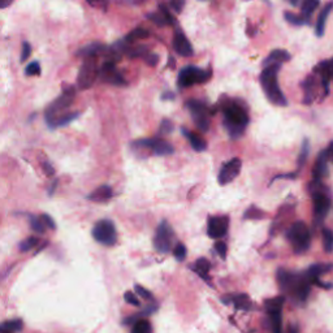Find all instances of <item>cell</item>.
Masks as SVG:
<instances>
[{"mask_svg":"<svg viewBox=\"0 0 333 333\" xmlns=\"http://www.w3.org/2000/svg\"><path fill=\"white\" fill-rule=\"evenodd\" d=\"M331 9H332V3H328L326 7L322 9L319 17H318L317 25H315V34H317V36H319V38H320V36L324 35V31H326L327 20H328V17H330L331 12H332Z\"/></svg>","mask_w":333,"mask_h":333,"instance_id":"cell-26","label":"cell"},{"mask_svg":"<svg viewBox=\"0 0 333 333\" xmlns=\"http://www.w3.org/2000/svg\"><path fill=\"white\" fill-rule=\"evenodd\" d=\"M228 227H229V218L212 216L207 221V234L215 240H220L227 234Z\"/></svg>","mask_w":333,"mask_h":333,"instance_id":"cell-17","label":"cell"},{"mask_svg":"<svg viewBox=\"0 0 333 333\" xmlns=\"http://www.w3.org/2000/svg\"><path fill=\"white\" fill-rule=\"evenodd\" d=\"M130 333H152L151 324H150L149 320L146 319L138 320L132 326V332Z\"/></svg>","mask_w":333,"mask_h":333,"instance_id":"cell-34","label":"cell"},{"mask_svg":"<svg viewBox=\"0 0 333 333\" xmlns=\"http://www.w3.org/2000/svg\"><path fill=\"white\" fill-rule=\"evenodd\" d=\"M297 176H298L297 172H292V173H285V175H277L276 177L272 178V180H271V184H272V182L276 181V180H296V178H297Z\"/></svg>","mask_w":333,"mask_h":333,"instance_id":"cell-50","label":"cell"},{"mask_svg":"<svg viewBox=\"0 0 333 333\" xmlns=\"http://www.w3.org/2000/svg\"><path fill=\"white\" fill-rule=\"evenodd\" d=\"M323 246L327 254H331L333 250V233L331 229H323Z\"/></svg>","mask_w":333,"mask_h":333,"instance_id":"cell-36","label":"cell"},{"mask_svg":"<svg viewBox=\"0 0 333 333\" xmlns=\"http://www.w3.org/2000/svg\"><path fill=\"white\" fill-rule=\"evenodd\" d=\"M331 270H332V264L331 263L313 264L311 267H309L307 272L305 274V277L309 280V283L314 284L317 280H319V277L322 276V275H326L328 274V272H331Z\"/></svg>","mask_w":333,"mask_h":333,"instance_id":"cell-22","label":"cell"},{"mask_svg":"<svg viewBox=\"0 0 333 333\" xmlns=\"http://www.w3.org/2000/svg\"><path fill=\"white\" fill-rule=\"evenodd\" d=\"M314 201V215H315V223L318 225L323 223L327 215L330 214L331 210V198L327 195L326 192L313 193Z\"/></svg>","mask_w":333,"mask_h":333,"instance_id":"cell-13","label":"cell"},{"mask_svg":"<svg viewBox=\"0 0 333 333\" xmlns=\"http://www.w3.org/2000/svg\"><path fill=\"white\" fill-rule=\"evenodd\" d=\"M210 267H211V264L210 262L206 259V258H199L198 261L195 262V264L193 266V270H194L195 274H198L202 279H205V280H208V271H210Z\"/></svg>","mask_w":333,"mask_h":333,"instance_id":"cell-31","label":"cell"},{"mask_svg":"<svg viewBox=\"0 0 333 333\" xmlns=\"http://www.w3.org/2000/svg\"><path fill=\"white\" fill-rule=\"evenodd\" d=\"M224 115V128L232 139L240 138L244 134L245 129L249 125V115L244 106L238 102L229 100L223 106Z\"/></svg>","mask_w":333,"mask_h":333,"instance_id":"cell-1","label":"cell"},{"mask_svg":"<svg viewBox=\"0 0 333 333\" xmlns=\"http://www.w3.org/2000/svg\"><path fill=\"white\" fill-rule=\"evenodd\" d=\"M277 283L281 291L293 294L294 298H297L300 302H305L310 294L311 284L305 275L294 274L280 268L277 271Z\"/></svg>","mask_w":333,"mask_h":333,"instance_id":"cell-2","label":"cell"},{"mask_svg":"<svg viewBox=\"0 0 333 333\" xmlns=\"http://www.w3.org/2000/svg\"><path fill=\"white\" fill-rule=\"evenodd\" d=\"M79 112H70V113H65L61 117L56 119L53 122H51L48 128L50 129H57V128H63V126L69 125L70 122L74 121L76 119H78Z\"/></svg>","mask_w":333,"mask_h":333,"instance_id":"cell-29","label":"cell"},{"mask_svg":"<svg viewBox=\"0 0 333 333\" xmlns=\"http://www.w3.org/2000/svg\"><path fill=\"white\" fill-rule=\"evenodd\" d=\"M99 77L104 82L109 83V85L120 86V87H124V86L128 85L126 79L121 76V73L119 70L116 69L115 63H112V61L103 63L102 68L99 69Z\"/></svg>","mask_w":333,"mask_h":333,"instance_id":"cell-14","label":"cell"},{"mask_svg":"<svg viewBox=\"0 0 333 333\" xmlns=\"http://www.w3.org/2000/svg\"><path fill=\"white\" fill-rule=\"evenodd\" d=\"M113 197V190L108 185H102L98 189H95L94 192L90 193L87 195V199L90 202H95V203H104L108 202L109 199Z\"/></svg>","mask_w":333,"mask_h":333,"instance_id":"cell-21","label":"cell"},{"mask_svg":"<svg viewBox=\"0 0 333 333\" xmlns=\"http://www.w3.org/2000/svg\"><path fill=\"white\" fill-rule=\"evenodd\" d=\"M147 17H149L152 22L156 23L158 26H165V25H167V22H165V20H164V17L162 16V13H160V12H154V13H149V14H147Z\"/></svg>","mask_w":333,"mask_h":333,"instance_id":"cell-45","label":"cell"},{"mask_svg":"<svg viewBox=\"0 0 333 333\" xmlns=\"http://www.w3.org/2000/svg\"><path fill=\"white\" fill-rule=\"evenodd\" d=\"M285 302L284 296H279L272 300H267L264 302V307L268 314L271 322V330L272 333H283V306Z\"/></svg>","mask_w":333,"mask_h":333,"instance_id":"cell-9","label":"cell"},{"mask_svg":"<svg viewBox=\"0 0 333 333\" xmlns=\"http://www.w3.org/2000/svg\"><path fill=\"white\" fill-rule=\"evenodd\" d=\"M133 149H147L151 150L155 155L167 156L172 155L175 152L173 146L168 141L163 138H151V139H138L132 143Z\"/></svg>","mask_w":333,"mask_h":333,"instance_id":"cell-12","label":"cell"},{"mask_svg":"<svg viewBox=\"0 0 333 333\" xmlns=\"http://www.w3.org/2000/svg\"><path fill=\"white\" fill-rule=\"evenodd\" d=\"M38 244H39V240H38L36 237L26 238V240H23V241L20 244V251L25 253V251L31 250V249L35 248Z\"/></svg>","mask_w":333,"mask_h":333,"instance_id":"cell-39","label":"cell"},{"mask_svg":"<svg viewBox=\"0 0 333 333\" xmlns=\"http://www.w3.org/2000/svg\"><path fill=\"white\" fill-rule=\"evenodd\" d=\"M25 74L29 77L31 76H39L40 74V64L38 61H31L30 64H27L26 68H25Z\"/></svg>","mask_w":333,"mask_h":333,"instance_id":"cell-42","label":"cell"},{"mask_svg":"<svg viewBox=\"0 0 333 333\" xmlns=\"http://www.w3.org/2000/svg\"><path fill=\"white\" fill-rule=\"evenodd\" d=\"M173 50L180 55V56L189 57L193 56V46L192 43L189 42V39L185 36V34L182 31H176L175 35H173Z\"/></svg>","mask_w":333,"mask_h":333,"instance_id":"cell-18","label":"cell"},{"mask_svg":"<svg viewBox=\"0 0 333 333\" xmlns=\"http://www.w3.org/2000/svg\"><path fill=\"white\" fill-rule=\"evenodd\" d=\"M280 69L281 64H271V65L264 66L261 74V83L267 99L271 103H274L275 106L285 107L288 104V100L277 83V74Z\"/></svg>","mask_w":333,"mask_h":333,"instance_id":"cell-3","label":"cell"},{"mask_svg":"<svg viewBox=\"0 0 333 333\" xmlns=\"http://www.w3.org/2000/svg\"><path fill=\"white\" fill-rule=\"evenodd\" d=\"M57 184H59V180H57V178H55V180H53V182H52V185L50 186V190H48V195H50V197H52L53 193H55V190H56Z\"/></svg>","mask_w":333,"mask_h":333,"instance_id":"cell-54","label":"cell"},{"mask_svg":"<svg viewBox=\"0 0 333 333\" xmlns=\"http://www.w3.org/2000/svg\"><path fill=\"white\" fill-rule=\"evenodd\" d=\"M134 291H135V293L138 294L139 297L143 298V300L154 301V296L151 294V292H149L147 289H145L143 287L138 285V284H135V285H134Z\"/></svg>","mask_w":333,"mask_h":333,"instance_id":"cell-43","label":"cell"},{"mask_svg":"<svg viewBox=\"0 0 333 333\" xmlns=\"http://www.w3.org/2000/svg\"><path fill=\"white\" fill-rule=\"evenodd\" d=\"M309 154H310V142H309V139L307 138H305L304 141H302L300 155H298V159H297L298 169L304 168L305 164H306V162H307V158H309Z\"/></svg>","mask_w":333,"mask_h":333,"instance_id":"cell-32","label":"cell"},{"mask_svg":"<svg viewBox=\"0 0 333 333\" xmlns=\"http://www.w3.org/2000/svg\"><path fill=\"white\" fill-rule=\"evenodd\" d=\"M107 50V47L104 44L99 42H92L87 46L79 48L78 52H77V56L85 57V59H89V57H96L100 53H104V51Z\"/></svg>","mask_w":333,"mask_h":333,"instance_id":"cell-24","label":"cell"},{"mask_svg":"<svg viewBox=\"0 0 333 333\" xmlns=\"http://www.w3.org/2000/svg\"><path fill=\"white\" fill-rule=\"evenodd\" d=\"M302 87L305 90L304 102L306 104H310L315 99V95H317V79H315V76L311 74V76L307 77L302 82Z\"/></svg>","mask_w":333,"mask_h":333,"instance_id":"cell-25","label":"cell"},{"mask_svg":"<svg viewBox=\"0 0 333 333\" xmlns=\"http://www.w3.org/2000/svg\"><path fill=\"white\" fill-rule=\"evenodd\" d=\"M169 5L173 8V10H175L176 13H180L182 10V7L185 5V1H182V0H177V1H176V0H173V1L169 3Z\"/></svg>","mask_w":333,"mask_h":333,"instance_id":"cell-52","label":"cell"},{"mask_svg":"<svg viewBox=\"0 0 333 333\" xmlns=\"http://www.w3.org/2000/svg\"><path fill=\"white\" fill-rule=\"evenodd\" d=\"M332 156V142L326 150L320 151L318 160L315 163V168L313 171V181L311 182H322L323 177L328 175V162Z\"/></svg>","mask_w":333,"mask_h":333,"instance_id":"cell-16","label":"cell"},{"mask_svg":"<svg viewBox=\"0 0 333 333\" xmlns=\"http://www.w3.org/2000/svg\"><path fill=\"white\" fill-rule=\"evenodd\" d=\"M292 59V55L287 50H274L264 60V66L271 64H281L285 61H289Z\"/></svg>","mask_w":333,"mask_h":333,"instance_id":"cell-27","label":"cell"},{"mask_svg":"<svg viewBox=\"0 0 333 333\" xmlns=\"http://www.w3.org/2000/svg\"><path fill=\"white\" fill-rule=\"evenodd\" d=\"M291 4H293V5H298V1H291Z\"/></svg>","mask_w":333,"mask_h":333,"instance_id":"cell-58","label":"cell"},{"mask_svg":"<svg viewBox=\"0 0 333 333\" xmlns=\"http://www.w3.org/2000/svg\"><path fill=\"white\" fill-rule=\"evenodd\" d=\"M186 254H188V251H186V248H185V245L181 244V242H177L173 249V255L177 259L178 262H184L185 258H186Z\"/></svg>","mask_w":333,"mask_h":333,"instance_id":"cell-40","label":"cell"},{"mask_svg":"<svg viewBox=\"0 0 333 333\" xmlns=\"http://www.w3.org/2000/svg\"><path fill=\"white\" fill-rule=\"evenodd\" d=\"M99 76V68L96 64V57L85 59L81 68H79L78 76H77V85L81 90L90 89L95 79Z\"/></svg>","mask_w":333,"mask_h":333,"instance_id":"cell-7","label":"cell"},{"mask_svg":"<svg viewBox=\"0 0 333 333\" xmlns=\"http://www.w3.org/2000/svg\"><path fill=\"white\" fill-rule=\"evenodd\" d=\"M210 78L207 70H203L198 66L188 65L182 68L178 73L177 83L181 89L185 87H190V86L195 85V83H203Z\"/></svg>","mask_w":333,"mask_h":333,"instance_id":"cell-10","label":"cell"},{"mask_svg":"<svg viewBox=\"0 0 333 333\" xmlns=\"http://www.w3.org/2000/svg\"><path fill=\"white\" fill-rule=\"evenodd\" d=\"M186 108L192 113V119L195 126L198 128V130H201L202 133L208 132V129H210V120H208L210 109L205 103L197 99H190L186 102Z\"/></svg>","mask_w":333,"mask_h":333,"instance_id":"cell-11","label":"cell"},{"mask_svg":"<svg viewBox=\"0 0 333 333\" xmlns=\"http://www.w3.org/2000/svg\"><path fill=\"white\" fill-rule=\"evenodd\" d=\"M150 36V31L147 29H143V27H137L132 31V33H129L128 35L125 36V43H133L135 40L139 39H146V38H149Z\"/></svg>","mask_w":333,"mask_h":333,"instance_id":"cell-33","label":"cell"},{"mask_svg":"<svg viewBox=\"0 0 333 333\" xmlns=\"http://www.w3.org/2000/svg\"><path fill=\"white\" fill-rule=\"evenodd\" d=\"M23 323L21 319H13L0 324V333H17L22 330Z\"/></svg>","mask_w":333,"mask_h":333,"instance_id":"cell-30","label":"cell"},{"mask_svg":"<svg viewBox=\"0 0 333 333\" xmlns=\"http://www.w3.org/2000/svg\"><path fill=\"white\" fill-rule=\"evenodd\" d=\"M173 240H175V233L171 224L167 220H163L156 228L155 236H154V248L160 254H167L168 251H171Z\"/></svg>","mask_w":333,"mask_h":333,"instance_id":"cell-8","label":"cell"},{"mask_svg":"<svg viewBox=\"0 0 333 333\" xmlns=\"http://www.w3.org/2000/svg\"><path fill=\"white\" fill-rule=\"evenodd\" d=\"M181 132L182 134L185 135V138L190 142V146H192L194 151L203 152L207 150V142L203 139V137H201V135L197 134V133L190 132V130H188L186 128H182Z\"/></svg>","mask_w":333,"mask_h":333,"instance_id":"cell-23","label":"cell"},{"mask_svg":"<svg viewBox=\"0 0 333 333\" xmlns=\"http://www.w3.org/2000/svg\"><path fill=\"white\" fill-rule=\"evenodd\" d=\"M284 17H285V20H287L288 22L294 25V26H302V25H305L304 18L301 16H298V14L291 12V10H287V12L284 13Z\"/></svg>","mask_w":333,"mask_h":333,"instance_id":"cell-38","label":"cell"},{"mask_svg":"<svg viewBox=\"0 0 333 333\" xmlns=\"http://www.w3.org/2000/svg\"><path fill=\"white\" fill-rule=\"evenodd\" d=\"M215 250H216V254H218L221 259H225V258H227L228 246L224 241L216 242V244H215Z\"/></svg>","mask_w":333,"mask_h":333,"instance_id":"cell-46","label":"cell"},{"mask_svg":"<svg viewBox=\"0 0 333 333\" xmlns=\"http://www.w3.org/2000/svg\"><path fill=\"white\" fill-rule=\"evenodd\" d=\"M288 333H298L297 327H294V326H289V330H288Z\"/></svg>","mask_w":333,"mask_h":333,"instance_id":"cell-56","label":"cell"},{"mask_svg":"<svg viewBox=\"0 0 333 333\" xmlns=\"http://www.w3.org/2000/svg\"><path fill=\"white\" fill-rule=\"evenodd\" d=\"M242 168V162L240 158H233L231 159L229 162L225 163L223 167H221L220 172L218 175V182L220 185H227L229 182H232L234 178L240 175Z\"/></svg>","mask_w":333,"mask_h":333,"instance_id":"cell-15","label":"cell"},{"mask_svg":"<svg viewBox=\"0 0 333 333\" xmlns=\"http://www.w3.org/2000/svg\"><path fill=\"white\" fill-rule=\"evenodd\" d=\"M124 300H125V302H128L129 305H132V306H137V307L141 306L139 300L135 297V294L132 293V292H126V293L124 294Z\"/></svg>","mask_w":333,"mask_h":333,"instance_id":"cell-49","label":"cell"},{"mask_svg":"<svg viewBox=\"0 0 333 333\" xmlns=\"http://www.w3.org/2000/svg\"><path fill=\"white\" fill-rule=\"evenodd\" d=\"M163 100H172L175 99V94L173 92H164L162 95Z\"/></svg>","mask_w":333,"mask_h":333,"instance_id":"cell-55","label":"cell"},{"mask_svg":"<svg viewBox=\"0 0 333 333\" xmlns=\"http://www.w3.org/2000/svg\"><path fill=\"white\" fill-rule=\"evenodd\" d=\"M319 5L320 3L318 0H305L302 3V5H301V17L305 20V23H310L311 16Z\"/></svg>","mask_w":333,"mask_h":333,"instance_id":"cell-28","label":"cell"},{"mask_svg":"<svg viewBox=\"0 0 333 333\" xmlns=\"http://www.w3.org/2000/svg\"><path fill=\"white\" fill-rule=\"evenodd\" d=\"M159 9H160L159 12H160L162 16L164 17L167 25H173V23H175V18H173V16L171 14V12H169V9L167 5H164V4H160V5H159Z\"/></svg>","mask_w":333,"mask_h":333,"instance_id":"cell-44","label":"cell"},{"mask_svg":"<svg viewBox=\"0 0 333 333\" xmlns=\"http://www.w3.org/2000/svg\"><path fill=\"white\" fill-rule=\"evenodd\" d=\"M40 220H42V223L44 224V227L50 228V229H52V231H55V229H56V223L53 221V219L51 218L50 215L43 214L42 216H40Z\"/></svg>","mask_w":333,"mask_h":333,"instance_id":"cell-48","label":"cell"},{"mask_svg":"<svg viewBox=\"0 0 333 333\" xmlns=\"http://www.w3.org/2000/svg\"><path fill=\"white\" fill-rule=\"evenodd\" d=\"M29 223L31 229H33L34 232H36V233L43 234L46 232V227H44V224L42 223L40 218H36L34 215H29Z\"/></svg>","mask_w":333,"mask_h":333,"instance_id":"cell-37","label":"cell"},{"mask_svg":"<svg viewBox=\"0 0 333 333\" xmlns=\"http://www.w3.org/2000/svg\"><path fill=\"white\" fill-rule=\"evenodd\" d=\"M31 55V46H30L29 42H23L22 43V51H21V63H25L27 59Z\"/></svg>","mask_w":333,"mask_h":333,"instance_id":"cell-47","label":"cell"},{"mask_svg":"<svg viewBox=\"0 0 333 333\" xmlns=\"http://www.w3.org/2000/svg\"><path fill=\"white\" fill-rule=\"evenodd\" d=\"M287 240L293 246L296 254H304L310 249L311 233L306 223L296 221L287 231Z\"/></svg>","mask_w":333,"mask_h":333,"instance_id":"cell-4","label":"cell"},{"mask_svg":"<svg viewBox=\"0 0 333 333\" xmlns=\"http://www.w3.org/2000/svg\"><path fill=\"white\" fill-rule=\"evenodd\" d=\"M10 1H0V8H7L10 5Z\"/></svg>","mask_w":333,"mask_h":333,"instance_id":"cell-57","label":"cell"},{"mask_svg":"<svg viewBox=\"0 0 333 333\" xmlns=\"http://www.w3.org/2000/svg\"><path fill=\"white\" fill-rule=\"evenodd\" d=\"M175 130V125H173V122L171 121L169 119H164L160 124V128H159V132L160 134L163 135H169L171 133H173Z\"/></svg>","mask_w":333,"mask_h":333,"instance_id":"cell-41","label":"cell"},{"mask_svg":"<svg viewBox=\"0 0 333 333\" xmlns=\"http://www.w3.org/2000/svg\"><path fill=\"white\" fill-rule=\"evenodd\" d=\"M92 238L103 246H113L117 242V231L112 221L108 219L99 220L91 231Z\"/></svg>","mask_w":333,"mask_h":333,"instance_id":"cell-6","label":"cell"},{"mask_svg":"<svg viewBox=\"0 0 333 333\" xmlns=\"http://www.w3.org/2000/svg\"><path fill=\"white\" fill-rule=\"evenodd\" d=\"M315 73L320 76V85L323 86L324 94L328 95V92H330V82L331 78H332V63H331V60L322 61L319 66L315 69Z\"/></svg>","mask_w":333,"mask_h":333,"instance_id":"cell-20","label":"cell"},{"mask_svg":"<svg viewBox=\"0 0 333 333\" xmlns=\"http://www.w3.org/2000/svg\"><path fill=\"white\" fill-rule=\"evenodd\" d=\"M143 60H145L146 63L149 64L150 66H155L156 64H158L159 57H158V55H155V53L149 52V53H147V55H146V57Z\"/></svg>","mask_w":333,"mask_h":333,"instance_id":"cell-51","label":"cell"},{"mask_svg":"<svg viewBox=\"0 0 333 333\" xmlns=\"http://www.w3.org/2000/svg\"><path fill=\"white\" fill-rule=\"evenodd\" d=\"M42 168H43V171H44V173H46L48 177H52V176L55 175V169H53V167L48 162L43 163Z\"/></svg>","mask_w":333,"mask_h":333,"instance_id":"cell-53","label":"cell"},{"mask_svg":"<svg viewBox=\"0 0 333 333\" xmlns=\"http://www.w3.org/2000/svg\"><path fill=\"white\" fill-rule=\"evenodd\" d=\"M223 304L233 305L237 310L249 311L253 309V302L248 294H232V296H224L221 298Z\"/></svg>","mask_w":333,"mask_h":333,"instance_id":"cell-19","label":"cell"},{"mask_svg":"<svg viewBox=\"0 0 333 333\" xmlns=\"http://www.w3.org/2000/svg\"><path fill=\"white\" fill-rule=\"evenodd\" d=\"M264 216H266V212L262 211L261 208L255 207V206L249 207L244 214V218L246 220H259V219H263Z\"/></svg>","mask_w":333,"mask_h":333,"instance_id":"cell-35","label":"cell"},{"mask_svg":"<svg viewBox=\"0 0 333 333\" xmlns=\"http://www.w3.org/2000/svg\"><path fill=\"white\" fill-rule=\"evenodd\" d=\"M74 98H76V89H74L73 86L65 87L64 91L61 92V95L53 100L50 106H48V108L46 109L44 117H46L47 125H50L51 122H53L56 119H59V117H61L63 115L68 113L66 111L72 106Z\"/></svg>","mask_w":333,"mask_h":333,"instance_id":"cell-5","label":"cell"}]
</instances>
